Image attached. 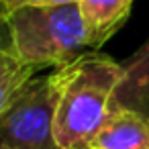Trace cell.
I'll return each mask as SVG.
<instances>
[{
	"mask_svg": "<svg viewBox=\"0 0 149 149\" xmlns=\"http://www.w3.org/2000/svg\"><path fill=\"white\" fill-rule=\"evenodd\" d=\"M135 0H78L88 33V47L100 49L127 23Z\"/></svg>",
	"mask_w": 149,
	"mask_h": 149,
	"instance_id": "obj_5",
	"label": "cell"
},
{
	"mask_svg": "<svg viewBox=\"0 0 149 149\" xmlns=\"http://www.w3.org/2000/svg\"><path fill=\"white\" fill-rule=\"evenodd\" d=\"M55 78H35L0 110V149H61L55 139Z\"/></svg>",
	"mask_w": 149,
	"mask_h": 149,
	"instance_id": "obj_3",
	"label": "cell"
},
{
	"mask_svg": "<svg viewBox=\"0 0 149 149\" xmlns=\"http://www.w3.org/2000/svg\"><path fill=\"white\" fill-rule=\"evenodd\" d=\"M123 80L114 102L149 116V41L123 63Z\"/></svg>",
	"mask_w": 149,
	"mask_h": 149,
	"instance_id": "obj_6",
	"label": "cell"
},
{
	"mask_svg": "<svg viewBox=\"0 0 149 149\" xmlns=\"http://www.w3.org/2000/svg\"><path fill=\"white\" fill-rule=\"evenodd\" d=\"M78 0H0V15H8L15 8L21 6H57V4H72Z\"/></svg>",
	"mask_w": 149,
	"mask_h": 149,
	"instance_id": "obj_8",
	"label": "cell"
},
{
	"mask_svg": "<svg viewBox=\"0 0 149 149\" xmlns=\"http://www.w3.org/2000/svg\"><path fill=\"white\" fill-rule=\"evenodd\" d=\"M37 72H41V68L23 61L6 41L2 43V49H0V110L10 106V102L29 86V82L35 80Z\"/></svg>",
	"mask_w": 149,
	"mask_h": 149,
	"instance_id": "obj_7",
	"label": "cell"
},
{
	"mask_svg": "<svg viewBox=\"0 0 149 149\" xmlns=\"http://www.w3.org/2000/svg\"><path fill=\"white\" fill-rule=\"evenodd\" d=\"M92 149H149V116L114 102Z\"/></svg>",
	"mask_w": 149,
	"mask_h": 149,
	"instance_id": "obj_4",
	"label": "cell"
},
{
	"mask_svg": "<svg viewBox=\"0 0 149 149\" xmlns=\"http://www.w3.org/2000/svg\"><path fill=\"white\" fill-rule=\"evenodd\" d=\"M4 41L15 53L41 70L65 68L84 55L88 33L78 2L57 6H21L2 17Z\"/></svg>",
	"mask_w": 149,
	"mask_h": 149,
	"instance_id": "obj_2",
	"label": "cell"
},
{
	"mask_svg": "<svg viewBox=\"0 0 149 149\" xmlns=\"http://www.w3.org/2000/svg\"><path fill=\"white\" fill-rule=\"evenodd\" d=\"M55 78V139L61 149H92L110 114L123 65L100 51H86L76 61L53 72Z\"/></svg>",
	"mask_w": 149,
	"mask_h": 149,
	"instance_id": "obj_1",
	"label": "cell"
}]
</instances>
